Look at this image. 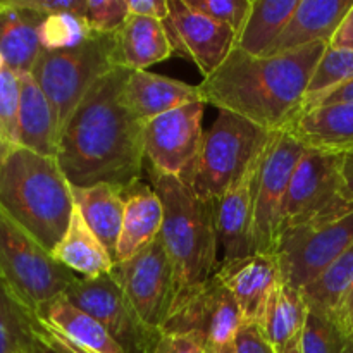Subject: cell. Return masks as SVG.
Instances as JSON below:
<instances>
[{"label": "cell", "instance_id": "83f0119b", "mask_svg": "<svg viewBox=\"0 0 353 353\" xmlns=\"http://www.w3.org/2000/svg\"><path fill=\"white\" fill-rule=\"evenodd\" d=\"M307 314L309 303L302 290L283 281L272 293L261 323L262 334L274 352L285 350L290 345L300 341Z\"/></svg>", "mask_w": 353, "mask_h": 353}, {"label": "cell", "instance_id": "7a4b0ae2", "mask_svg": "<svg viewBox=\"0 0 353 353\" xmlns=\"http://www.w3.org/2000/svg\"><path fill=\"white\" fill-rule=\"evenodd\" d=\"M327 43L262 57L234 48L199 85L202 100L265 130H288L305 109L307 92Z\"/></svg>", "mask_w": 353, "mask_h": 353}, {"label": "cell", "instance_id": "816d5d0a", "mask_svg": "<svg viewBox=\"0 0 353 353\" xmlns=\"http://www.w3.org/2000/svg\"><path fill=\"white\" fill-rule=\"evenodd\" d=\"M352 293H353V290H352V292H350V295H352Z\"/></svg>", "mask_w": 353, "mask_h": 353}, {"label": "cell", "instance_id": "f1b7e54d", "mask_svg": "<svg viewBox=\"0 0 353 353\" xmlns=\"http://www.w3.org/2000/svg\"><path fill=\"white\" fill-rule=\"evenodd\" d=\"M300 0H252L248 19L238 37L236 48L250 55H265L272 47Z\"/></svg>", "mask_w": 353, "mask_h": 353}, {"label": "cell", "instance_id": "f546056e", "mask_svg": "<svg viewBox=\"0 0 353 353\" xmlns=\"http://www.w3.org/2000/svg\"><path fill=\"white\" fill-rule=\"evenodd\" d=\"M38 321L0 279V353H40Z\"/></svg>", "mask_w": 353, "mask_h": 353}, {"label": "cell", "instance_id": "44dd1931", "mask_svg": "<svg viewBox=\"0 0 353 353\" xmlns=\"http://www.w3.org/2000/svg\"><path fill=\"white\" fill-rule=\"evenodd\" d=\"M124 221L116 250V264L137 255L161 236L164 223L162 202L152 185L140 181L123 190Z\"/></svg>", "mask_w": 353, "mask_h": 353}, {"label": "cell", "instance_id": "484cf974", "mask_svg": "<svg viewBox=\"0 0 353 353\" xmlns=\"http://www.w3.org/2000/svg\"><path fill=\"white\" fill-rule=\"evenodd\" d=\"M76 209L95 236L102 241L116 264V250L124 221L123 190L112 185L72 188Z\"/></svg>", "mask_w": 353, "mask_h": 353}, {"label": "cell", "instance_id": "9a60e30c", "mask_svg": "<svg viewBox=\"0 0 353 353\" xmlns=\"http://www.w3.org/2000/svg\"><path fill=\"white\" fill-rule=\"evenodd\" d=\"M164 26L172 50L192 61L203 78L221 68L236 48L238 37L231 28L193 9L186 0H169Z\"/></svg>", "mask_w": 353, "mask_h": 353}, {"label": "cell", "instance_id": "ffe728a7", "mask_svg": "<svg viewBox=\"0 0 353 353\" xmlns=\"http://www.w3.org/2000/svg\"><path fill=\"white\" fill-rule=\"evenodd\" d=\"M196 100H202L199 86L150 71H130L123 86V102L143 124Z\"/></svg>", "mask_w": 353, "mask_h": 353}, {"label": "cell", "instance_id": "5bb4252c", "mask_svg": "<svg viewBox=\"0 0 353 353\" xmlns=\"http://www.w3.org/2000/svg\"><path fill=\"white\" fill-rule=\"evenodd\" d=\"M205 105L196 100L143 124L145 161L150 169L186 181L202 147Z\"/></svg>", "mask_w": 353, "mask_h": 353}, {"label": "cell", "instance_id": "f35d334b", "mask_svg": "<svg viewBox=\"0 0 353 353\" xmlns=\"http://www.w3.org/2000/svg\"><path fill=\"white\" fill-rule=\"evenodd\" d=\"M150 353H207L205 345L193 334L161 333Z\"/></svg>", "mask_w": 353, "mask_h": 353}, {"label": "cell", "instance_id": "ab89813d", "mask_svg": "<svg viewBox=\"0 0 353 353\" xmlns=\"http://www.w3.org/2000/svg\"><path fill=\"white\" fill-rule=\"evenodd\" d=\"M234 350L236 353H276L262 334L261 326L255 324H245L241 327L234 340Z\"/></svg>", "mask_w": 353, "mask_h": 353}, {"label": "cell", "instance_id": "cb8c5ba5", "mask_svg": "<svg viewBox=\"0 0 353 353\" xmlns=\"http://www.w3.org/2000/svg\"><path fill=\"white\" fill-rule=\"evenodd\" d=\"M59 134L61 128L57 116L47 95L38 86L33 76L23 74L19 102V147L55 159Z\"/></svg>", "mask_w": 353, "mask_h": 353}, {"label": "cell", "instance_id": "603a6c76", "mask_svg": "<svg viewBox=\"0 0 353 353\" xmlns=\"http://www.w3.org/2000/svg\"><path fill=\"white\" fill-rule=\"evenodd\" d=\"M116 38L117 65L128 71H147L171 57L172 45L164 21L130 14Z\"/></svg>", "mask_w": 353, "mask_h": 353}, {"label": "cell", "instance_id": "d590c367", "mask_svg": "<svg viewBox=\"0 0 353 353\" xmlns=\"http://www.w3.org/2000/svg\"><path fill=\"white\" fill-rule=\"evenodd\" d=\"M128 16V0H86L85 19L93 33L114 34Z\"/></svg>", "mask_w": 353, "mask_h": 353}, {"label": "cell", "instance_id": "b9f144b4", "mask_svg": "<svg viewBox=\"0 0 353 353\" xmlns=\"http://www.w3.org/2000/svg\"><path fill=\"white\" fill-rule=\"evenodd\" d=\"M338 103H353V79L343 85L336 86L331 92L324 93V95L317 97L316 100L305 107V110L314 109V107H324V105H338ZM303 110V112H305Z\"/></svg>", "mask_w": 353, "mask_h": 353}, {"label": "cell", "instance_id": "e575fe53", "mask_svg": "<svg viewBox=\"0 0 353 353\" xmlns=\"http://www.w3.org/2000/svg\"><path fill=\"white\" fill-rule=\"evenodd\" d=\"M21 76L7 65L0 69V124L14 145H19Z\"/></svg>", "mask_w": 353, "mask_h": 353}, {"label": "cell", "instance_id": "bcb514c9", "mask_svg": "<svg viewBox=\"0 0 353 353\" xmlns=\"http://www.w3.org/2000/svg\"><path fill=\"white\" fill-rule=\"evenodd\" d=\"M340 316L343 317V321L347 323V326L350 327V331L353 333V293L348 295V299L345 300L343 307L340 310Z\"/></svg>", "mask_w": 353, "mask_h": 353}, {"label": "cell", "instance_id": "6da1fadb", "mask_svg": "<svg viewBox=\"0 0 353 353\" xmlns=\"http://www.w3.org/2000/svg\"><path fill=\"white\" fill-rule=\"evenodd\" d=\"M128 72L116 68L100 78L62 126L55 159L72 188L124 190L141 179L143 123L123 102Z\"/></svg>", "mask_w": 353, "mask_h": 353}, {"label": "cell", "instance_id": "d6a6232c", "mask_svg": "<svg viewBox=\"0 0 353 353\" xmlns=\"http://www.w3.org/2000/svg\"><path fill=\"white\" fill-rule=\"evenodd\" d=\"M92 34L85 16L54 14L40 24V43L43 50H68L81 45Z\"/></svg>", "mask_w": 353, "mask_h": 353}, {"label": "cell", "instance_id": "ba28073f", "mask_svg": "<svg viewBox=\"0 0 353 353\" xmlns=\"http://www.w3.org/2000/svg\"><path fill=\"white\" fill-rule=\"evenodd\" d=\"M352 210L341 190V152L307 147L290 181L278 236L290 228L327 223Z\"/></svg>", "mask_w": 353, "mask_h": 353}, {"label": "cell", "instance_id": "1f68e13d", "mask_svg": "<svg viewBox=\"0 0 353 353\" xmlns=\"http://www.w3.org/2000/svg\"><path fill=\"white\" fill-rule=\"evenodd\" d=\"M353 290V243L319 278L302 290L307 303L312 307L340 312Z\"/></svg>", "mask_w": 353, "mask_h": 353}, {"label": "cell", "instance_id": "f907efd6", "mask_svg": "<svg viewBox=\"0 0 353 353\" xmlns=\"http://www.w3.org/2000/svg\"><path fill=\"white\" fill-rule=\"evenodd\" d=\"M40 353H50V352H48V350H47V348H45V347H43V350H41Z\"/></svg>", "mask_w": 353, "mask_h": 353}, {"label": "cell", "instance_id": "5b68a950", "mask_svg": "<svg viewBox=\"0 0 353 353\" xmlns=\"http://www.w3.org/2000/svg\"><path fill=\"white\" fill-rule=\"evenodd\" d=\"M272 137V131L245 117L219 110L203 133L202 147L185 183L199 199L216 202L261 164Z\"/></svg>", "mask_w": 353, "mask_h": 353}, {"label": "cell", "instance_id": "8fae6325", "mask_svg": "<svg viewBox=\"0 0 353 353\" xmlns=\"http://www.w3.org/2000/svg\"><path fill=\"white\" fill-rule=\"evenodd\" d=\"M307 145L292 128L274 133L259 169L254 203V254H274L283 203Z\"/></svg>", "mask_w": 353, "mask_h": 353}, {"label": "cell", "instance_id": "30bf717a", "mask_svg": "<svg viewBox=\"0 0 353 353\" xmlns=\"http://www.w3.org/2000/svg\"><path fill=\"white\" fill-rule=\"evenodd\" d=\"M352 243L353 210L340 219L283 231L274 247L283 281L299 290L307 288Z\"/></svg>", "mask_w": 353, "mask_h": 353}, {"label": "cell", "instance_id": "3957f363", "mask_svg": "<svg viewBox=\"0 0 353 353\" xmlns=\"http://www.w3.org/2000/svg\"><path fill=\"white\" fill-rule=\"evenodd\" d=\"M0 209L45 250H54L76 209L57 159L14 147L0 169Z\"/></svg>", "mask_w": 353, "mask_h": 353}, {"label": "cell", "instance_id": "74e56055", "mask_svg": "<svg viewBox=\"0 0 353 353\" xmlns=\"http://www.w3.org/2000/svg\"><path fill=\"white\" fill-rule=\"evenodd\" d=\"M19 7L40 16H54V14H78L85 16L86 0H14Z\"/></svg>", "mask_w": 353, "mask_h": 353}, {"label": "cell", "instance_id": "e0dca14e", "mask_svg": "<svg viewBox=\"0 0 353 353\" xmlns=\"http://www.w3.org/2000/svg\"><path fill=\"white\" fill-rule=\"evenodd\" d=\"M216 276L236 300L243 326H261L272 293L283 283L276 255L254 254L224 262L219 264Z\"/></svg>", "mask_w": 353, "mask_h": 353}, {"label": "cell", "instance_id": "7bdbcfd3", "mask_svg": "<svg viewBox=\"0 0 353 353\" xmlns=\"http://www.w3.org/2000/svg\"><path fill=\"white\" fill-rule=\"evenodd\" d=\"M330 48H333V50H353V6L338 26L336 33L331 38Z\"/></svg>", "mask_w": 353, "mask_h": 353}, {"label": "cell", "instance_id": "9c48e42d", "mask_svg": "<svg viewBox=\"0 0 353 353\" xmlns=\"http://www.w3.org/2000/svg\"><path fill=\"white\" fill-rule=\"evenodd\" d=\"M243 327L240 307L216 274L209 281L179 293L161 333L193 334L207 352L234 343Z\"/></svg>", "mask_w": 353, "mask_h": 353}, {"label": "cell", "instance_id": "ee69618b", "mask_svg": "<svg viewBox=\"0 0 353 353\" xmlns=\"http://www.w3.org/2000/svg\"><path fill=\"white\" fill-rule=\"evenodd\" d=\"M341 190L345 200L353 203V147L341 152Z\"/></svg>", "mask_w": 353, "mask_h": 353}, {"label": "cell", "instance_id": "7c38bea8", "mask_svg": "<svg viewBox=\"0 0 353 353\" xmlns=\"http://www.w3.org/2000/svg\"><path fill=\"white\" fill-rule=\"evenodd\" d=\"M110 274L143 323L161 331L176 300L174 268L162 238L159 236L128 261L114 264Z\"/></svg>", "mask_w": 353, "mask_h": 353}, {"label": "cell", "instance_id": "d4e9b609", "mask_svg": "<svg viewBox=\"0 0 353 353\" xmlns=\"http://www.w3.org/2000/svg\"><path fill=\"white\" fill-rule=\"evenodd\" d=\"M50 255L62 268L83 279L100 278L114 269L112 255L90 230L78 209L72 212L68 231Z\"/></svg>", "mask_w": 353, "mask_h": 353}, {"label": "cell", "instance_id": "4316f807", "mask_svg": "<svg viewBox=\"0 0 353 353\" xmlns=\"http://www.w3.org/2000/svg\"><path fill=\"white\" fill-rule=\"evenodd\" d=\"M309 148L343 152L353 147V103L314 107L292 126Z\"/></svg>", "mask_w": 353, "mask_h": 353}, {"label": "cell", "instance_id": "277c9868", "mask_svg": "<svg viewBox=\"0 0 353 353\" xmlns=\"http://www.w3.org/2000/svg\"><path fill=\"white\" fill-rule=\"evenodd\" d=\"M164 209L161 238L174 268L176 296L209 281L219 269L214 202L202 200L183 179L148 168Z\"/></svg>", "mask_w": 353, "mask_h": 353}, {"label": "cell", "instance_id": "8992f818", "mask_svg": "<svg viewBox=\"0 0 353 353\" xmlns=\"http://www.w3.org/2000/svg\"><path fill=\"white\" fill-rule=\"evenodd\" d=\"M116 68L119 65L114 34L92 31L78 47L41 52L31 76L54 107L62 130L90 88Z\"/></svg>", "mask_w": 353, "mask_h": 353}, {"label": "cell", "instance_id": "f6af8a7d", "mask_svg": "<svg viewBox=\"0 0 353 353\" xmlns=\"http://www.w3.org/2000/svg\"><path fill=\"white\" fill-rule=\"evenodd\" d=\"M14 147H17V145H14L12 141L9 140L7 133L3 131L2 124H0V169H2L3 162H6L7 157H9V154L12 152Z\"/></svg>", "mask_w": 353, "mask_h": 353}, {"label": "cell", "instance_id": "2e32d148", "mask_svg": "<svg viewBox=\"0 0 353 353\" xmlns=\"http://www.w3.org/2000/svg\"><path fill=\"white\" fill-rule=\"evenodd\" d=\"M34 316L41 343L50 353H126L99 321L65 295L48 302Z\"/></svg>", "mask_w": 353, "mask_h": 353}, {"label": "cell", "instance_id": "52a82bcc", "mask_svg": "<svg viewBox=\"0 0 353 353\" xmlns=\"http://www.w3.org/2000/svg\"><path fill=\"white\" fill-rule=\"evenodd\" d=\"M0 279L31 310L64 295L78 276L54 261L34 238L0 209Z\"/></svg>", "mask_w": 353, "mask_h": 353}, {"label": "cell", "instance_id": "7402d4cb", "mask_svg": "<svg viewBox=\"0 0 353 353\" xmlns=\"http://www.w3.org/2000/svg\"><path fill=\"white\" fill-rule=\"evenodd\" d=\"M43 16L23 9L14 0L0 2V55L16 74H31L43 52L40 24Z\"/></svg>", "mask_w": 353, "mask_h": 353}, {"label": "cell", "instance_id": "7dc6e473", "mask_svg": "<svg viewBox=\"0 0 353 353\" xmlns=\"http://www.w3.org/2000/svg\"><path fill=\"white\" fill-rule=\"evenodd\" d=\"M276 353H300L299 341H296V343H293V345H290V347H288V348H285V350H281V352H276Z\"/></svg>", "mask_w": 353, "mask_h": 353}, {"label": "cell", "instance_id": "4dcf8cb0", "mask_svg": "<svg viewBox=\"0 0 353 353\" xmlns=\"http://www.w3.org/2000/svg\"><path fill=\"white\" fill-rule=\"evenodd\" d=\"M300 353H353V333L340 312L309 305Z\"/></svg>", "mask_w": 353, "mask_h": 353}, {"label": "cell", "instance_id": "c3c4849f", "mask_svg": "<svg viewBox=\"0 0 353 353\" xmlns=\"http://www.w3.org/2000/svg\"><path fill=\"white\" fill-rule=\"evenodd\" d=\"M207 353H236V350H234V343H233L230 345V347H224L217 352H207Z\"/></svg>", "mask_w": 353, "mask_h": 353}, {"label": "cell", "instance_id": "d6986e66", "mask_svg": "<svg viewBox=\"0 0 353 353\" xmlns=\"http://www.w3.org/2000/svg\"><path fill=\"white\" fill-rule=\"evenodd\" d=\"M353 0H300L283 33L262 57L288 54L316 43L330 45Z\"/></svg>", "mask_w": 353, "mask_h": 353}, {"label": "cell", "instance_id": "4fadbf2b", "mask_svg": "<svg viewBox=\"0 0 353 353\" xmlns=\"http://www.w3.org/2000/svg\"><path fill=\"white\" fill-rule=\"evenodd\" d=\"M69 302L99 321L126 353H150L161 331L152 330L138 316L112 274L76 279L64 293Z\"/></svg>", "mask_w": 353, "mask_h": 353}, {"label": "cell", "instance_id": "ac0fdd59", "mask_svg": "<svg viewBox=\"0 0 353 353\" xmlns=\"http://www.w3.org/2000/svg\"><path fill=\"white\" fill-rule=\"evenodd\" d=\"M262 162V161H261ZM261 164L243 179L228 190L214 202L216 230L219 248L223 252L219 264L254 255V203Z\"/></svg>", "mask_w": 353, "mask_h": 353}, {"label": "cell", "instance_id": "836d02e7", "mask_svg": "<svg viewBox=\"0 0 353 353\" xmlns=\"http://www.w3.org/2000/svg\"><path fill=\"white\" fill-rule=\"evenodd\" d=\"M353 79V50H333L327 47L323 59L317 64L316 72L307 92L305 107L317 97L331 92L336 86ZM305 110V109H303ZM303 114V112H302Z\"/></svg>", "mask_w": 353, "mask_h": 353}, {"label": "cell", "instance_id": "8d00e7d4", "mask_svg": "<svg viewBox=\"0 0 353 353\" xmlns=\"http://www.w3.org/2000/svg\"><path fill=\"white\" fill-rule=\"evenodd\" d=\"M186 2L217 23L231 28L236 37H240L252 9V0H186Z\"/></svg>", "mask_w": 353, "mask_h": 353}, {"label": "cell", "instance_id": "60d3db41", "mask_svg": "<svg viewBox=\"0 0 353 353\" xmlns=\"http://www.w3.org/2000/svg\"><path fill=\"white\" fill-rule=\"evenodd\" d=\"M128 10L133 16L165 21L169 16V0H128Z\"/></svg>", "mask_w": 353, "mask_h": 353}, {"label": "cell", "instance_id": "681fc988", "mask_svg": "<svg viewBox=\"0 0 353 353\" xmlns=\"http://www.w3.org/2000/svg\"><path fill=\"white\" fill-rule=\"evenodd\" d=\"M3 65H6V64H3V59H2V55H0V69H2Z\"/></svg>", "mask_w": 353, "mask_h": 353}]
</instances>
